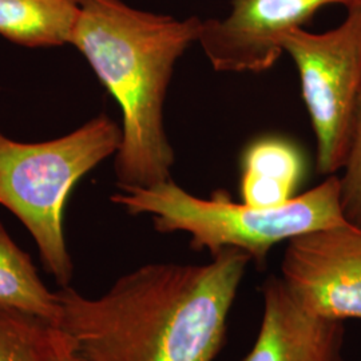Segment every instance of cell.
<instances>
[{
	"instance_id": "13",
	"label": "cell",
	"mask_w": 361,
	"mask_h": 361,
	"mask_svg": "<svg viewBox=\"0 0 361 361\" xmlns=\"http://www.w3.org/2000/svg\"><path fill=\"white\" fill-rule=\"evenodd\" d=\"M341 182V207L352 226L361 229V90L355 107L348 157Z\"/></svg>"
},
{
	"instance_id": "1",
	"label": "cell",
	"mask_w": 361,
	"mask_h": 361,
	"mask_svg": "<svg viewBox=\"0 0 361 361\" xmlns=\"http://www.w3.org/2000/svg\"><path fill=\"white\" fill-rule=\"evenodd\" d=\"M250 262L226 249L207 264H146L98 297L63 286L58 328L80 361H214Z\"/></svg>"
},
{
	"instance_id": "8",
	"label": "cell",
	"mask_w": 361,
	"mask_h": 361,
	"mask_svg": "<svg viewBox=\"0 0 361 361\" xmlns=\"http://www.w3.org/2000/svg\"><path fill=\"white\" fill-rule=\"evenodd\" d=\"M262 316L256 340L243 361H345L344 322L304 310L280 276L261 285Z\"/></svg>"
},
{
	"instance_id": "4",
	"label": "cell",
	"mask_w": 361,
	"mask_h": 361,
	"mask_svg": "<svg viewBox=\"0 0 361 361\" xmlns=\"http://www.w3.org/2000/svg\"><path fill=\"white\" fill-rule=\"evenodd\" d=\"M121 141V126L104 114L46 142H18L0 131V205L26 226L43 268L61 288L70 286L74 276L63 225L68 195L116 154Z\"/></svg>"
},
{
	"instance_id": "9",
	"label": "cell",
	"mask_w": 361,
	"mask_h": 361,
	"mask_svg": "<svg viewBox=\"0 0 361 361\" xmlns=\"http://www.w3.org/2000/svg\"><path fill=\"white\" fill-rule=\"evenodd\" d=\"M307 171V158L296 143L279 135L257 138L241 157V201L257 207L284 205L298 195Z\"/></svg>"
},
{
	"instance_id": "11",
	"label": "cell",
	"mask_w": 361,
	"mask_h": 361,
	"mask_svg": "<svg viewBox=\"0 0 361 361\" xmlns=\"http://www.w3.org/2000/svg\"><path fill=\"white\" fill-rule=\"evenodd\" d=\"M0 308L19 310L54 326L61 323L56 292L42 281L32 259L0 222Z\"/></svg>"
},
{
	"instance_id": "2",
	"label": "cell",
	"mask_w": 361,
	"mask_h": 361,
	"mask_svg": "<svg viewBox=\"0 0 361 361\" xmlns=\"http://www.w3.org/2000/svg\"><path fill=\"white\" fill-rule=\"evenodd\" d=\"M77 1L70 44L122 113L118 188H150L173 178L176 153L165 129V102L176 66L198 43L204 19L150 13L123 0Z\"/></svg>"
},
{
	"instance_id": "10",
	"label": "cell",
	"mask_w": 361,
	"mask_h": 361,
	"mask_svg": "<svg viewBox=\"0 0 361 361\" xmlns=\"http://www.w3.org/2000/svg\"><path fill=\"white\" fill-rule=\"evenodd\" d=\"M77 0H0V35L30 49L70 44Z\"/></svg>"
},
{
	"instance_id": "3",
	"label": "cell",
	"mask_w": 361,
	"mask_h": 361,
	"mask_svg": "<svg viewBox=\"0 0 361 361\" xmlns=\"http://www.w3.org/2000/svg\"><path fill=\"white\" fill-rule=\"evenodd\" d=\"M111 202L131 216H152L162 234L186 233L195 252L212 257L226 249L241 250L264 269L271 249L319 229L350 225L341 207V182L336 174L284 205L257 207L233 201L226 190L202 198L170 178L150 188H119Z\"/></svg>"
},
{
	"instance_id": "5",
	"label": "cell",
	"mask_w": 361,
	"mask_h": 361,
	"mask_svg": "<svg viewBox=\"0 0 361 361\" xmlns=\"http://www.w3.org/2000/svg\"><path fill=\"white\" fill-rule=\"evenodd\" d=\"M296 65L301 95L316 137V170L329 177L348 157L352 122L361 90V6L325 32L295 28L281 39Z\"/></svg>"
},
{
	"instance_id": "6",
	"label": "cell",
	"mask_w": 361,
	"mask_h": 361,
	"mask_svg": "<svg viewBox=\"0 0 361 361\" xmlns=\"http://www.w3.org/2000/svg\"><path fill=\"white\" fill-rule=\"evenodd\" d=\"M286 244L280 279L297 302L324 319L361 320V229H319Z\"/></svg>"
},
{
	"instance_id": "12",
	"label": "cell",
	"mask_w": 361,
	"mask_h": 361,
	"mask_svg": "<svg viewBox=\"0 0 361 361\" xmlns=\"http://www.w3.org/2000/svg\"><path fill=\"white\" fill-rule=\"evenodd\" d=\"M74 345L65 332L19 310L0 308V361H65Z\"/></svg>"
},
{
	"instance_id": "14",
	"label": "cell",
	"mask_w": 361,
	"mask_h": 361,
	"mask_svg": "<svg viewBox=\"0 0 361 361\" xmlns=\"http://www.w3.org/2000/svg\"><path fill=\"white\" fill-rule=\"evenodd\" d=\"M65 361H80L78 359L77 356L74 355V352H70L67 356H66Z\"/></svg>"
},
{
	"instance_id": "7",
	"label": "cell",
	"mask_w": 361,
	"mask_h": 361,
	"mask_svg": "<svg viewBox=\"0 0 361 361\" xmlns=\"http://www.w3.org/2000/svg\"><path fill=\"white\" fill-rule=\"evenodd\" d=\"M229 13L204 19L198 44L219 73L261 74L284 54L281 39L326 6L347 10L361 0H229Z\"/></svg>"
}]
</instances>
